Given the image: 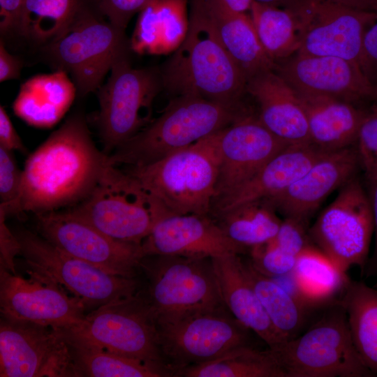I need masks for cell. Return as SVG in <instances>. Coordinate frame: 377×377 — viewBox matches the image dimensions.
I'll use <instances>...</instances> for the list:
<instances>
[{
	"label": "cell",
	"mask_w": 377,
	"mask_h": 377,
	"mask_svg": "<svg viewBox=\"0 0 377 377\" xmlns=\"http://www.w3.org/2000/svg\"><path fill=\"white\" fill-rule=\"evenodd\" d=\"M81 114H74L27 158L17 214L74 206L91 192L108 165Z\"/></svg>",
	"instance_id": "obj_1"
},
{
	"label": "cell",
	"mask_w": 377,
	"mask_h": 377,
	"mask_svg": "<svg viewBox=\"0 0 377 377\" xmlns=\"http://www.w3.org/2000/svg\"><path fill=\"white\" fill-rule=\"evenodd\" d=\"M160 74L163 87L175 96L239 106L246 91V77L221 43L201 0H191L187 35Z\"/></svg>",
	"instance_id": "obj_2"
},
{
	"label": "cell",
	"mask_w": 377,
	"mask_h": 377,
	"mask_svg": "<svg viewBox=\"0 0 377 377\" xmlns=\"http://www.w3.org/2000/svg\"><path fill=\"white\" fill-rule=\"evenodd\" d=\"M246 114L234 106L193 95L177 96L161 116L108 155V164L143 166L207 138Z\"/></svg>",
	"instance_id": "obj_3"
},
{
	"label": "cell",
	"mask_w": 377,
	"mask_h": 377,
	"mask_svg": "<svg viewBox=\"0 0 377 377\" xmlns=\"http://www.w3.org/2000/svg\"><path fill=\"white\" fill-rule=\"evenodd\" d=\"M219 131L154 163L127 166L170 215H210L219 170Z\"/></svg>",
	"instance_id": "obj_4"
},
{
	"label": "cell",
	"mask_w": 377,
	"mask_h": 377,
	"mask_svg": "<svg viewBox=\"0 0 377 377\" xmlns=\"http://www.w3.org/2000/svg\"><path fill=\"white\" fill-rule=\"evenodd\" d=\"M70 209L112 238L135 244L170 215L135 177L109 164L87 197Z\"/></svg>",
	"instance_id": "obj_5"
},
{
	"label": "cell",
	"mask_w": 377,
	"mask_h": 377,
	"mask_svg": "<svg viewBox=\"0 0 377 377\" xmlns=\"http://www.w3.org/2000/svg\"><path fill=\"white\" fill-rule=\"evenodd\" d=\"M285 377H369L340 302L303 334L273 351Z\"/></svg>",
	"instance_id": "obj_6"
},
{
	"label": "cell",
	"mask_w": 377,
	"mask_h": 377,
	"mask_svg": "<svg viewBox=\"0 0 377 377\" xmlns=\"http://www.w3.org/2000/svg\"><path fill=\"white\" fill-rule=\"evenodd\" d=\"M59 330L66 337L171 369L161 352L156 317L139 293L103 304L86 314L80 325Z\"/></svg>",
	"instance_id": "obj_7"
},
{
	"label": "cell",
	"mask_w": 377,
	"mask_h": 377,
	"mask_svg": "<svg viewBox=\"0 0 377 377\" xmlns=\"http://www.w3.org/2000/svg\"><path fill=\"white\" fill-rule=\"evenodd\" d=\"M130 51L125 30L99 12L88 15L59 38L41 47L43 58L54 71L71 75L79 96L96 91L113 65Z\"/></svg>",
	"instance_id": "obj_8"
},
{
	"label": "cell",
	"mask_w": 377,
	"mask_h": 377,
	"mask_svg": "<svg viewBox=\"0 0 377 377\" xmlns=\"http://www.w3.org/2000/svg\"><path fill=\"white\" fill-rule=\"evenodd\" d=\"M148 297L156 320L225 306L212 258L175 255L145 256Z\"/></svg>",
	"instance_id": "obj_9"
},
{
	"label": "cell",
	"mask_w": 377,
	"mask_h": 377,
	"mask_svg": "<svg viewBox=\"0 0 377 377\" xmlns=\"http://www.w3.org/2000/svg\"><path fill=\"white\" fill-rule=\"evenodd\" d=\"M162 87L160 71L133 68L129 56L113 65L108 81L96 91L97 124L105 154L109 155L152 121L153 103Z\"/></svg>",
	"instance_id": "obj_10"
},
{
	"label": "cell",
	"mask_w": 377,
	"mask_h": 377,
	"mask_svg": "<svg viewBox=\"0 0 377 377\" xmlns=\"http://www.w3.org/2000/svg\"><path fill=\"white\" fill-rule=\"evenodd\" d=\"M21 254L32 272L64 286L86 310L137 294L135 277L110 274L62 251L40 235L22 230L15 233Z\"/></svg>",
	"instance_id": "obj_11"
},
{
	"label": "cell",
	"mask_w": 377,
	"mask_h": 377,
	"mask_svg": "<svg viewBox=\"0 0 377 377\" xmlns=\"http://www.w3.org/2000/svg\"><path fill=\"white\" fill-rule=\"evenodd\" d=\"M226 309L225 306L156 320L161 352L174 375L188 366L214 360L237 347L249 345V329Z\"/></svg>",
	"instance_id": "obj_12"
},
{
	"label": "cell",
	"mask_w": 377,
	"mask_h": 377,
	"mask_svg": "<svg viewBox=\"0 0 377 377\" xmlns=\"http://www.w3.org/2000/svg\"><path fill=\"white\" fill-rule=\"evenodd\" d=\"M374 232L369 198L354 177L320 213L309 235L317 249L346 274L353 266L364 268Z\"/></svg>",
	"instance_id": "obj_13"
},
{
	"label": "cell",
	"mask_w": 377,
	"mask_h": 377,
	"mask_svg": "<svg viewBox=\"0 0 377 377\" xmlns=\"http://www.w3.org/2000/svg\"><path fill=\"white\" fill-rule=\"evenodd\" d=\"M35 215L40 236L62 251L110 274L135 277L144 258L141 244L113 239L70 209Z\"/></svg>",
	"instance_id": "obj_14"
},
{
	"label": "cell",
	"mask_w": 377,
	"mask_h": 377,
	"mask_svg": "<svg viewBox=\"0 0 377 377\" xmlns=\"http://www.w3.org/2000/svg\"><path fill=\"white\" fill-rule=\"evenodd\" d=\"M289 8L299 21L297 53L337 57L360 65L364 34L377 20V13L334 0H297Z\"/></svg>",
	"instance_id": "obj_15"
},
{
	"label": "cell",
	"mask_w": 377,
	"mask_h": 377,
	"mask_svg": "<svg viewBox=\"0 0 377 377\" xmlns=\"http://www.w3.org/2000/svg\"><path fill=\"white\" fill-rule=\"evenodd\" d=\"M1 377H75L69 343L59 329L1 317Z\"/></svg>",
	"instance_id": "obj_16"
},
{
	"label": "cell",
	"mask_w": 377,
	"mask_h": 377,
	"mask_svg": "<svg viewBox=\"0 0 377 377\" xmlns=\"http://www.w3.org/2000/svg\"><path fill=\"white\" fill-rule=\"evenodd\" d=\"M1 317L60 330L80 325L86 308L77 297H69L56 283L32 272L30 279L0 269Z\"/></svg>",
	"instance_id": "obj_17"
},
{
	"label": "cell",
	"mask_w": 377,
	"mask_h": 377,
	"mask_svg": "<svg viewBox=\"0 0 377 377\" xmlns=\"http://www.w3.org/2000/svg\"><path fill=\"white\" fill-rule=\"evenodd\" d=\"M287 146L258 117L246 114L219 131V170L214 202L248 181Z\"/></svg>",
	"instance_id": "obj_18"
},
{
	"label": "cell",
	"mask_w": 377,
	"mask_h": 377,
	"mask_svg": "<svg viewBox=\"0 0 377 377\" xmlns=\"http://www.w3.org/2000/svg\"><path fill=\"white\" fill-rule=\"evenodd\" d=\"M275 71L302 95L324 96L353 103L370 98L373 86L359 64L332 56L296 53L276 64Z\"/></svg>",
	"instance_id": "obj_19"
},
{
	"label": "cell",
	"mask_w": 377,
	"mask_h": 377,
	"mask_svg": "<svg viewBox=\"0 0 377 377\" xmlns=\"http://www.w3.org/2000/svg\"><path fill=\"white\" fill-rule=\"evenodd\" d=\"M145 256L175 255L214 258L246 250L230 239L211 215H168L141 243Z\"/></svg>",
	"instance_id": "obj_20"
},
{
	"label": "cell",
	"mask_w": 377,
	"mask_h": 377,
	"mask_svg": "<svg viewBox=\"0 0 377 377\" xmlns=\"http://www.w3.org/2000/svg\"><path fill=\"white\" fill-rule=\"evenodd\" d=\"M359 164L357 149L351 146L327 151L287 188L267 200L284 218L306 225L323 200L355 177Z\"/></svg>",
	"instance_id": "obj_21"
},
{
	"label": "cell",
	"mask_w": 377,
	"mask_h": 377,
	"mask_svg": "<svg viewBox=\"0 0 377 377\" xmlns=\"http://www.w3.org/2000/svg\"><path fill=\"white\" fill-rule=\"evenodd\" d=\"M246 91L259 105V120L274 135L288 145L311 144L298 95L275 71L249 79Z\"/></svg>",
	"instance_id": "obj_22"
},
{
	"label": "cell",
	"mask_w": 377,
	"mask_h": 377,
	"mask_svg": "<svg viewBox=\"0 0 377 377\" xmlns=\"http://www.w3.org/2000/svg\"><path fill=\"white\" fill-rule=\"evenodd\" d=\"M312 144L288 145L251 178L213 204L211 216L252 200L270 198L287 188L324 153Z\"/></svg>",
	"instance_id": "obj_23"
},
{
	"label": "cell",
	"mask_w": 377,
	"mask_h": 377,
	"mask_svg": "<svg viewBox=\"0 0 377 377\" xmlns=\"http://www.w3.org/2000/svg\"><path fill=\"white\" fill-rule=\"evenodd\" d=\"M222 300L244 326L275 351L286 341L272 324L251 284L238 254L212 258Z\"/></svg>",
	"instance_id": "obj_24"
},
{
	"label": "cell",
	"mask_w": 377,
	"mask_h": 377,
	"mask_svg": "<svg viewBox=\"0 0 377 377\" xmlns=\"http://www.w3.org/2000/svg\"><path fill=\"white\" fill-rule=\"evenodd\" d=\"M188 0H151L140 13L130 39L131 51L139 54L174 52L189 28Z\"/></svg>",
	"instance_id": "obj_25"
},
{
	"label": "cell",
	"mask_w": 377,
	"mask_h": 377,
	"mask_svg": "<svg viewBox=\"0 0 377 377\" xmlns=\"http://www.w3.org/2000/svg\"><path fill=\"white\" fill-rule=\"evenodd\" d=\"M77 93L74 82L64 71L36 75L20 85L13 111L31 126L50 128L63 117Z\"/></svg>",
	"instance_id": "obj_26"
},
{
	"label": "cell",
	"mask_w": 377,
	"mask_h": 377,
	"mask_svg": "<svg viewBox=\"0 0 377 377\" xmlns=\"http://www.w3.org/2000/svg\"><path fill=\"white\" fill-rule=\"evenodd\" d=\"M297 94L305 112L313 145L331 151L356 142L365 111L329 96Z\"/></svg>",
	"instance_id": "obj_27"
},
{
	"label": "cell",
	"mask_w": 377,
	"mask_h": 377,
	"mask_svg": "<svg viewBox=\"0 0 377 377\" xmlns=\"http://www.w3.org/2000/svg\"><path fill=\"white\" fill-rule=\"evenodd\" d=\"M201 1L221 43L247 80L275 71L276 64L265 52L249 15L231 11L211 0Z\"/></svg>",
	"instance_id": "obj_28"
},
{
	"label": "cell",
	"mask_w": 377,
	"mask_h": 377,
	"mask_svg": "<svg viewBox=\"0 0 377 377\" xmlns=\"http://www.w3.org/2000/svg\"><path fill=\"white\" fill-rule=\"evenodd\" d=\"M90 0H25L18 35L40 46L59 38L88 15Z\"/></svg>",
	"instance_id": "obj_29"
},
{
	"label": "cell",
	"mask_w": 377,
	"mask_h": 377,
	"mask_svg": "<svg viewBox=\"0 0 377 377\" xmlns=\"http://www.w3.org/2000/svg\"><path fill=\"white\" fill-rule=\"evenodd\" d=\"M339 302L359 355L369 369L377 374V290L350 280Z\"/></svg>",
	"instance_id": "obj_30"
},
{
	"label": "cell",
	"mask_w": 377,
	"mask_h": 377,
	"mask_svg": "<svg viewBox=\"0 0 377 377\" xmlns=\"http://www.w3.org/2000/svg\"><path fill=\"white\" fill-rule=\"evenodd\" d=\"M65 338L71 346L75 377L173 376V371L167 367L123 356L82 341Z\"/></svg>",
	"instance_id": "obj_31"
},
{
	"label": "cell",
	"mask_w": 377,
	"mask_h": 377,
	"mask_svg": "<svg viewBox=\"0 0 377 377\" xmlns=\"http://www.w3.org/2000/svg\"><path fill=\"white\" fill-rule=\"evenodd\" d=\"M267 199L240 204L214 216L226 235L245 249H251L272 240L281 220Z\"/></svg>",
	"instance_id": "obj_32"
},
{
	"label": "cell",
	"mask_w": 377,
	"mask_h": 377,
	"mask_svg": "<svg viewBox=\"0 0 377 377\" xmlns=\"http://www.w3.org/2000/svg\"><path fill=\"white\" fill-rule=\"evenodd\" d=\"M182 377H285L274 353L250 345L237 347L214 360L175 372Z\"/></svg>",
	"instance_id": "obj_33"
},
{
	"label": "cell",
	"mask_w": 377,
	"mask_h": 377,
	"mask_svg": "<svg viewBox=\"0 0 377 377\" xmlns=\"http://www.w3.org/2000/svg\"><path fill=\"white\" fill-rule=\"evenodd\" d=\"M292 273L309 309L317 307L343 294L350 281L319 250L310 248L301 253Z\"/></svg>",
	"instance_id": "obj_34"
},
{
	"label": "cell",
	"mask_w": 377,
	"mask_h": 377,
	"mask_svg": "<svg viewBox=\"0 0 377 377\" xmlns=\"http://www.w3.org/2000/svg\"><path fill=\"white\" fill-rule=\"evenodd\" d=\"M243 267L277 331L286 341L296 337L306 321L309 309L272 278L258 271L250 260H243Z\"/></svg>",
	"instance_id": "obj_35"
},
{
	"label": "cell",
	"mask_w": 377,
	"mask_h": 377,
	"mask_svg": "<svg viewBox=\"0 0 377 377\" xmlns=\"http://www.w3.org/2000/svg\"><path fill=\"white\" fill-rule=\"evenodd\" d=\"M249 15L265 52L276 64L297 53L300 32L293 10L253 1Z\"/></svg>",
	"instance_id": "obj_36"
},
{
	"label": "cell",
	"mask_w": 377,
	"mask_h": 377,
	"mask_svg": "<svg viewBox=\"0 0 377 377\" xmlns=\"http://www.w3.org/2000/svg\"><path fill=\"white\" fill-rule=\"evenodd\" d=\"M22 170H20L13 151L0 147V212L7 216L17 214L21 194Z\"/></svg>",
	"instance_id": "obj_37"
},
{
	"label": "cell",
	"mask_w": 377,
	"mask_h": 377,
	"mask_svg": "<svg viewBox=\"0 0 377 377\" xmlns=\"http://www.w3.org/2000/svg\"><path fill=\"white\" fill-rule=\"evenodd\" d=\"M355 143L366 177L371 183L377 181V104L365 111Z\"/></svg>",
	"instance_id": "obj_38"
},
{
	"label": "cell",
	"mask_w": 377,
	"mask_h": 377,
	"mask_svg": "<svg viewBox=\"0 0 377 377\" xmlns=\"http://www.w3.org/2000/svg\"><path fill=\"white\" fill-rule=\"evenodd\" d=\"M253 266L262 274L274 277L291 272L298 257L283 250L272 241L251 249Z\"/></svg>",
	"instance_id": "obj_39"
},
{
	"label": "cell",
	"mask_w": 377,
	"mask_h": 377,
	"mask_svg": "<svg viewBox=\"0 0 377 377\" xmlns=\"http://www.w3.org/2000/svg\"><path fill=\"white\" fill-rule=\"evenodd\" d=\"M306 225L293 218H284L279 230L271 240L283 250L298 257L306 250L312 248Z\"/></svg>",
	"instance_id": "obj_40"
},
{
	"label": "cell",
	"mask_w": 377,
	"mask_h": 377,
	"mask_svg": "<svg viewBox=\"0 0 377 377\" xmlns=\"http://www.w3.org/2000/svg\"><path fill=\"white\" fill-rule=\"evenodd\" d=\"M151 0H96L97 9L109 22L125 30L131 17Z\"/></svg>",
	"instance_id": "obj_41"
},
{
	"label": "cell",
	"mask_w": 377,
	"mask_h": 377,
	"mask_svg": "<svg viewBox=\"0 0 377 377\" xmlns=\"http://www.w3.org/2000/svg\"><path fill=\"white\" fill-rule=\"evenodd\" d=\"M360 68L374 87L377 84V20L366 31L362 43Z\"/></svg>",
	"instance_id": "obj_42"
},
{
	"label": "cell",
	"mask_w": 377,
	"mask_h": 377,
	"mask_svg": "<svg viewBox=\"0 0 377 377\" xmlns=\"http://www.w3.org/2000/svg\"><path fill=\"white\" fill-rule=\"evenodd\" d=\"M25 0H0V32L1 37L18 34Z\"/></svg>",
	"instance_id": "obj_43"
},
{
	"label": "cell",
	"mask_w": 377,
	"mask_h": 377,
	"mask_svg": "<svg viewBox=\"0 0 377 377\" xmlns=\"http://www.w3.org/2000/svg\"><path fill=\"white\" fill-rule=\"evenodd\" d=\"M6 214L0 212L1 267L15 273L13 260L20 253V244L15 233L6 226Z\"/></svg>",
	"instance_id": "obj_44"
},
{
	"label": "cell",
	"mask_w": 377,
	"mask_h": 377,
	"mask_svg": "<svg viewBox=\"0 0 377 377\" xmlns=\"http://www.w3.org/2000/svg\"><path fill=\"white\" fill-rule=\"evenodd\" d=\"M0 147L10 151L27 152L20 135L15 130L3 106H0Z\"/></svg>",
	"instance_id": "obj_45"
},
{
	"label": "cell",
	"mask_w": 377,
	"mask_h": 377,
	"mask_svg": "<svg viewBox=\"0 0 377 377\" xmlns=\"http://www.w3.org/2000/svg\"><path fill=\"white\" fill-rule=\"evenodd\" d=\"M23 63L22 60L10 54L1 38L0 40V82L19 79Z\"/></svg>",
	"instance_id": "obj_46"
},
{
	"label": "cell",
	"mask_w": 377,
	"mask_h": 377,
	"mask_svg": "<svg viewBox=\"0 0 377 377\" xmlns=\"http://www.w3.org/2000/svg\"><path fill=\"white\" fill-rule=\"evenodd\" d=\"M236 13H249L253 0H211Z\"/></svg>",
	"instance_id": "obj_47"
},
{
	"label": "cell",
	"mask_w": 377,
	"mask_h": 377,
	"mask_svg": "<svg viewBox=\"0 0 377 377\" xmlns=\"http://www.w3.org/2000/svg\"><path fill=\"white\" fill-rule=\"evenodd\" d=\"M347 6L377 13V0H334Z\"/></svg>",
	"instance_id": "obj_48"
},
{
	"label": "cell",
	"mask_w": 377,
	"mask_h": 377,
	"mask_svg": "<svg viewBox=\"0 0 377 377\" xmlns=\"http://www.w3.org/2000/svg\"><path fill=\"white\" fill-rule=\"evenodd\" d=\"M369 200L373 214L374 226V232L375 234V246L373 260L374 263H376V264H377V181L372 182V188Z\"/></svg>",
	"instance_id": "obj_49"
},
{
	"label": "cell",
	"mask_w": 377,
	"mask_h": 377,
	"mask_svg": "<svg viewBox=\"0 0 377 377\" xmlns=\"http://www.w3.org/2000/svg\"><path fill=\"white\" fill-rule=\"evenodd\" d=\"M259 3L276 6L280 8H288L297 0H253Z\"/></svg>",
	"instance_id": "obj_50"
},
{
	"label": "cell",
	"mask_w": 377,
	"mask_h": 377,
	"mask_svg": "<svg viewBox=\"0 0 377 377\" xmlns=\"http://www.w3.org/2000/svg\"><path fill=\"white\" fill-rule=\"evenodd\" d=\"M370 98L377 103V84L373 87Z\"/></svg>",
	"instance_id": "obj_51"
}]
</instances>
